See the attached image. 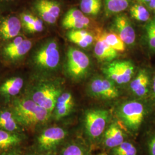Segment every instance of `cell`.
I'll return each instance as SVG.
<instances>
[{
  "instance_id": "cell-1",
  "label": "cell",
  "mask_w": 155,
  "mask_h": 155,
  "mask_svg": "<svg viewBox=\"0 0 155 155\" xmlns=\"http://www.w3.org/2000/svg\"><path fill=\"white\" fill-rule=\"evenodd\" d=\"M11 109L23 127L34 129L46 122L50 113L29 98H16Z\"/></svg>"
},
{
  "instance_id": "cell-2",
  "label": "cell",
  "mask_w": 155,
  "mask_h": 155,
  "mask_svg": "<svg viewBox=\"0 0 155 155\" xmlns=\"http://www.w3.org/2000/svg\"><path fill=\"white\" fill-rule=\"evenodd\" d=\"M31 61L32 66L39 72H49L56 70L61 61L58 42L54 39H50L42 43L33 51Z\"/></svg>"
},
{
  "instance_id": "cell-3",
  "label": "cell",
  "mask_w": 155,
  "mask_h": 155,
  "mask_svg": "<svg viewBox=\"0 0 155 155\" xmlns=\"http://www.w3.org/2000/svg\"><path fill=\"white\" fill-rule=\"evenodd\" d=\"M60 87L51 82H40L29 90L28 98L45 108L50 114L55 109L58 97L61 94Z\"/></svg>"
},
{
  "instance_id": "cell-4",
  "label": "cell",
  "mask_w": 155,
  "mask_h": 155,
  "mask_svg": "<svg viewBox=\"0 0 155 155\" xmlns=\"http://www.w3.org/2000/svg\"><path fill=\"white\" fill-rule=\"evenodd\" d=\"M67 134L66 131L62 127L47 128L37 137L32 150L40 153H51L64 140Z\"/></svg>"
},
{
  "instance_id": "cell-5",
  "label": "cell",
  "mask_w": 155,
  "mask_h": 155,
  "mask_svg": "<svg viewBox=\"0 0 155 155\" xmlns=\"http://www.w3.org/2000/svg\"><path fill=\"white\" fill-rule=\"evenodd\" d=\"M118 116L127 129L132 132L140 127L145 116V108L136 101L124 103L117 111Z\"/></svg>"
},
{
  "instance_id": "cell-6",
  "label": "cell",
  "mask_w": 155,
  "mask_h": 155,
  "mask_svg": "<svg viewBox=\"0 0 155 155\" xmlns=\"http://www.w3.org/2000/svg\"><path fill=\"white\" fill-rule=\"evenodd\" d=\"M27 140L23 133L0 129V155H24L27 151Z\"/></svg>"
},
{
  "instance_id": "cell-7",
  "label": "cell",
  "mask_w": 155,
  "mask_h": 155,
  "mask_svg": "<svg viewBox=\"0 0 155 155\" xmlns=\"http://www.w3.org/2000/svg\"><path fill=\"white\" fill-rule=\"evenodd\" d=\"M90 65L87 55L77 48L70 47L67 54V70L70 77L74 79L83 77Z\"/></svg>"
},
{
  "instance_id": "cell-8",
  "label": "cell",
  "mask_w": 155,
  "mask_h": 155,
  "mask_svg": "<svg viewBox=\"0 0 155 155\" xmlns=\"http://www.w3.org/2000/svg\"><path fill=\"white\" fill-rule=\"evenodd\" d=\"M134 66L130 61H114L107 64L103 71L112 82L119 84L129 82L134 73Z\"/></svg>"
},
{
  "instance_id": "cell-9",
  "label": "cell",
  "mask_w": 155,
  "mask_h": 155,
  "mask_svg": "<svg viewBox=\"0 0 155 155\" xmlns=\"http://www.w3.org/2000/svg\"><path fill=\"white\" fill-rule=\"evenodd\" d=\"M109 113L103 109H93L87 111L84 117L86 133L92 139L98 138L105 129Z\"/></svg>"
},
{
  "instance_id": "cell-10",
  "label": "cell",
  "mask_w": 155,
  "mask_h": 155,
  "mask_svg": "<svg viewBox=\"0 0 155 155\" xmlns=\"http://www.w3.org/2000/svg\"><path fill=\"white\" fill-rule=\"evenodd\" d=\"M90 90L95 97L104 99H114L118 96V91L111 80L96 78L90 84Z\"/></svg>"
},
{
  "instance_id": "cell-11",
  "label": "cell",
  "mask_w": 155,
  "mask_h": 155,
  "mask_svg": "<svg viewBox=\"0 0 155 155\" xmlns=\"http://www.w3.org/2000/svg\"><path fill=\"white\" fill-rule=\"evenodd\" d=\"M114 24L118 33V36L123 42L125 45H133L136 40V33L127 16L125 15L117 16Z\"/></svg>"
},
{
  "instance_id": "cell-12",
  "label": "cell",
  "mask_w": 155,
  "mask_h": 155,
  "mask_svg": "<svg viewBox=\"0 0 155 155\" xmlns=\"http://www.w3.org/2000/svg\"><path fill=\"white\" fill-rule=\"evenodd\" d=\"M22 24L19 18L8 17L0 22V38L4 40L15 39L20 32Z\"/></svg>"
},
{
  "instance_id": "cell-13",
  "label": "cell",
  "mask_w": 155,
  "mask_h": 155,
  "mask_svg": "<svg viewBox=\"0 0 155 155\" xmlns=\"http://www.w3.org/2000/svg\"><path fill=\"white\" fill-rule=\"evenodd\" d=\"M23 128L11 108L0 107V129L11 132L23 133Z\"/></svg>"
},
{
  "instance_id": "cell-14",
  "label": "cell",
  "mask_w": 155,
  "mask_h": 155,
  "mask_svg": "<svg viewBox=\"0 0 155 155\" xmlns=\"http://www.w3.org/2000/svg\"><path fill=\"white\" fill-rule=\"evenodd\" d=\"M96 40L94 47V54L101 61H112L118 56V52L111 48L105 41L101 35Z\"/></svg>"
},
{
  "instance_id": "cell-15",
  "label": "cell",
  "mask_w": 155,
  "mask_h": 155,
  "mask_svg": "<svg viewBox=\"0 0 155 155\" xmlns=\"http://www.w3.org/2000/svg\"><path fill=\"white\" fill-rule=\"evenodd\" d=\"M150 77L145 70H141L131 82L130 87L133 94L139 97L146 96L149 91Z\"/></svg>"
},
{
  "instance_id": "cell-16",
  "label": "cell",
  "mask_w": 155,
  "mask_h": 155,
  "mask_svg": "<svg viewBox=\"0 0 155 155\" xmlns=\"http://www.w3.org/2000/svg\"><path fill=\"white\" fill-rule=\"evenodd\" d=\"M24 79L20 77H13L5 80L0 85V95L10 98L20 93L24 86Z\"/></svg>"
},
{
  "instance_id": "cell-17",
  "label": "cell",
  "mask_w": 155,
  "mask_h": 155,
  "mask_svg": "<svg viewBox=\"0 0 155 155\" xmlns=\"http://www.w3.org/2000/svg\"><path fill=\"white\" fill-rule=\"evenodd\" d=\"M124 142V135L122 130L113 124L106 130L104 136V144L106 147L114 148Z\"/></svg>"
},
{
  "instance_id": "cell-18",
  "label": "cell",
  "mask_w": 155,
  "mask_h": 155,
  "mask_svg": "<svg viewBox=\"0 0 155 155\" xmlns=\"http://www.w3.org/2000/svg\"><path fill=\"white\" fill-rule=\"evenodd\" d=\"M32 47V42L28 39H24L21 44L11 50L2 51L3 54L8 59L15 61L25 55L31 50Z\"/></svg>"
},
{
  "instance_id": "cell-19",
  "label": "cell",
  "mask_w": 155,
  "mask_h": 155,
  "mask_svg": "<svg viewBox=\"0 0 155 155\" xmlns=\"http://www.w3.org/2000/svg\"><path fill=\"white\" fill-rule=\"evenodd\" d=\"M130 0H104L106 14L112 15L125 11Z\"/></svg>"
},
{
  "instance_id": "cell-20",
  "label": "cell",
  "mask_w": 155,
  "mask_h": 155,
  "mask_svg": "<svg viewBox=\"0 0 155 155\" xmlns=\"http://www.w3.org/2000/svg\"><path fill=\"white\" fill-rule=\"evenodd\" d=\"M35 5L38 6L48 13L54 17L56 19L59 16L61 13V7L59 4L55 1L51 0H38Z\"/></svg>"
},
{
  "instance_id": "cell-21",
  "label": "cell",
  "mask_w": 155,
  "mask_h": 155,
  "mask_svg": "<svg viewBox=\"0 0 155 155\" xmlns=\"http://www.w3.org/2000/svg\"><path fill=\"white\" fill-rule=\"evenodd\" d=\"M102 6L101 0H81V10L89 15H97L100 13Z\"/></svg>"
},
{
  "instance_id": "cell-22",
  "label": "cell",
  "mask_w": 155,
  "mask_h": 155,
  "mask_svg": "<svg viewBox=\"0 0 155 155\" xmlns=\"http://www.w3.org/2000/svg\"><path fill=\"white\" fill-rule=\"evenodd\" d=\"M106 42L117 52H123L125 50V43L116 33L105 32L101 35Z\"/></svg>"
},
{
  "instance_id": "cell-23",
  "label": "cell",
  "mask_w": 155,
  "mask_h": 155,
  "mask_svg": "<svg viewBox=\"0 0 155 155\" xmlns=\"http://www.w3.org/2000/svg\"><path fill=\"white\" fill-rule=\"evenodd\" d=\"M145 41L149 49L155 52V16L145 26Z\"/></svg>"
},
{
  "instance_id": "cell-24",
  "label": "cell",
  "mask_w": 155,
  "mask_h": 155,
  "mask_svg": "<svg viewBox=\"0 0 155 155\" xmlns=\"http://www.w3.org/2000/svg\"><path fill=\"white\" fill-rule=\"evenodd\" d=\"M131 16L139 21L145 22L150 20V13L148 11L141 5H134L130 9Z\"/></svg>"
},
{
  "instance_id": "cell-25",
  "label": "cell",
  "mask_w": 155,
  "mask_h": 155,
  "mask_svg": "<svg viewBox=\"0 0 155 155\" xmlns=\"http://www.w3.org/2000/svg\"><path fill=\"white\" fill-rule=\"evenodd\" d=\"M67 38L71 41L73 40H84L88 42L91 45L94 41V37L91 33L87 31L79 29V30H71L67 33Z\"/></svg>"
},
{
  "instance_id": "cell-26",
  "label": "cell",
  "mask_w": 155,
  "mask_h": 155,
  "mask_svg": "<svg viewBox=\"0 0 155 155\" xmlns=\"http://www.w3.org/2000/svg\"><path fill=\"white\" fill-rule=\"evenodd\" d=\"M137 150L133 144L124 141L119 146L113 148V155H137Z\"/></svg>"
},
{
  "instance_id": "cell-27",
  "label": "cell",
  "mask_w": 155,
  "mask_h": 155,
  "mask_svg": "<svg viewBox=\"0 0 155 155\" xmlns=\"http://www.w3.org/2000/svg\"><path fill=\"white\" fill-rule=\"evenodd\" d=\"M90 20L87 17L84 16L74 21L62 24V25L65 29L71 30H79L87 27L90 24Z\"/></svg>"
},
{
  "instance_id": "cell-28",
  "label": "cell",
  "mask_w": 155,
  "mask_h": 155,
  "mask_svg": "<svg viewBox=\"0 0 155 155\" xmlns=\"http://www.w3.org/2000/svg\"><path fill=\"white\" fill-rule=\"evenodd\" d=\"M60 155H85V152L81 146L72 143L64 147Z\"/></svg>"
},
{
  "instance_id": "cell-29",
  "label": "cell",
  "mask_w": 155,
  "mask_h": 155,
  "mask_svg": "<svg viewBox=\"0 0 155 155\" xmlns=\"http://www.w3.org/2000/svg\"><path fill=\"white\" fill-rule=\"evenodd\" d=\"M84 16L83 12L76 8H72L67 12L62 21V24L70 22L82 18Z\"/></svg>"
},
{
  "instance_id": "cell-30",
  "label": "cell",
  "mask_w": 155,
  "mask_h": 155,
  "mask_svg": "<svg viewBox=\"0 0 155 155\" xmlns=\"http://www.w3.org/2000/svg\"><path fill=\"white\" fill-rule=\"evenodd\" d=\"M44 29L43 20L38 17H36L35 21L31 24L28 25L25 29L30 33L41 32Z\"/></svg>"
},
{
  "instance_id": "cell-31",
  "label": "cell",
  "mask_w": 155,
  "mask_h": 155,
  "mask_svg": "<svg viewBox=\"0 0 155 155\" xmlns=\"http://www.w3.org/2000/svg\"><path fill=\"white\" fill-rule=\"evenodd\" d=\"M73 106L71 105H65L56 106L55 117L56 119L59 120L62 118L67 116L70 113Z\"/></svg>"
},
{
  "instance_id": "cell-32",
  "label": "cell",
  "mask_w": 155,
  "mask_h": 155,
  "mask_svg": "<svg viewBox=\"0 0 155 155\" xmlns=\"http://www.w3.org/2000/svg\"><path fill=\"white\" fill-rule=\"evenodd\" d=\"M65 105H74V100L72 94L68 92L62 93L60 95L56 101L55 106Z\"/></svg>"
},
{
  "instance_id": "cell-33",
  "label": "cell",
  "mask_w": 155,
  "mask_h": 155,
  "mask_svg": "<svg viewBox=\"0 0 155 155\" xmlns=\"http://www.w3.org/2000/svg\"><path fill=\"white\" fill-rule=\"evenodd\" d=\"M36 17L32 15L29 13H22L20 15V20L22 24V27L26 28L31 24L35 21Z\"/></svg>"
},
{
  "instance_id": "cell-34",
  "label": "cell",
  "mask_w": 155,
  "mask_h": 155,
  "mask_svg": "<svg viewBox=\"0 0 155 155\" xmlns=\"http://www.w3.org/2000/svg\"><path fill=\"white\" fill-rule=\"evenodd\" d=\"M24 40V39H23L22 37L17 36L16 38H15L11 43H9L8 45H6L5 47H4V48H3V51L11 50L12 48L17 47V45H18L20 44H21Z\"/></svg>"
},
{
  "instance_id": "cell-35",
  "label": "cell",
  "mask_w": 155,
  "mask_h": 155,
  "mask_svg": "<svg viewBox=\"0 0 155 155\" xmlns=\"http://www.w3.org/2000/svg\"><path fill=\"white\" fill-rule=\"evenodd\" d=\"M150 155H155V134L150 140L149 142Z\"/></svg>"
},
{
  "instance_id": "cell-36",
  "label": "cell",
  "mask_w": 155,
  "mask_h": 155,
  "mask_svg": "<svg viewBox=\"0 0 155 155\" xmlns=\"http://www.w3.org/2000/svg\"><path fill=\"white\" fill-rule=\"evenodd\" d=\"M24 155H52L51 153H40L36 151H34L33 150H30L27 151Z\"/></svg>"
},
{
  "instance_id": "cell-37",
  "label": "cell",
  "mask_w": 155,
  "mask_h": 155,
  "mask_svg": "<svg viewBox=\"0 0 155 155\" xmlns=\"http://www.w3.org/2000/svg\"><path fill=\"white\" fill-rule=\"evenodd\" d=\"M148 5L151 10L155 12V0H150Z\"/></svg>"
},
{
  "instance_id": "cell-38",
  "label": "cell",
  "mask_w": 155,
  "mask_h": 155,
  "mask_svg": "<svg viewBox=\"0 0 155 155\" xmlns=\"http://www.w3.org/2000/svg\"><path fill=\"white\" fill-rule=\"evenodd\" d=\"M152 91H153V95L155 99V76L153 78V81L152 84Z\"/></svg>"
},
{
  "instance_id": "cell-39",
  "label": "cell",
  "mask_w": 155,
  "mask_h": 155,
  "mask_svg": "<svg viewBox=\"0 0 155 155\" xmlns=\"http://www.w3.org/2000/svg\"><path fill=\"white\" fill-rule=\"evenodd\" d=\"M139 1H140L141 2L144 3L145 4H147V5H148L150 1V0H139Z\"/></svg>"
},
{
  "instance_id": "cell-40",
  "label": "cell",
  "mask_w": 155,
  "mask_h": 155,
  "mask_svg": "<svg viewBox=\"0 0 155 155\" xmlns=\"http://www.w3.org/2000/svg\"><path fill=\"white\" fill-rule=\"evenodd\" d=\"M0 1H11V0H0Z\"/></svg>"
}]
</instances>
